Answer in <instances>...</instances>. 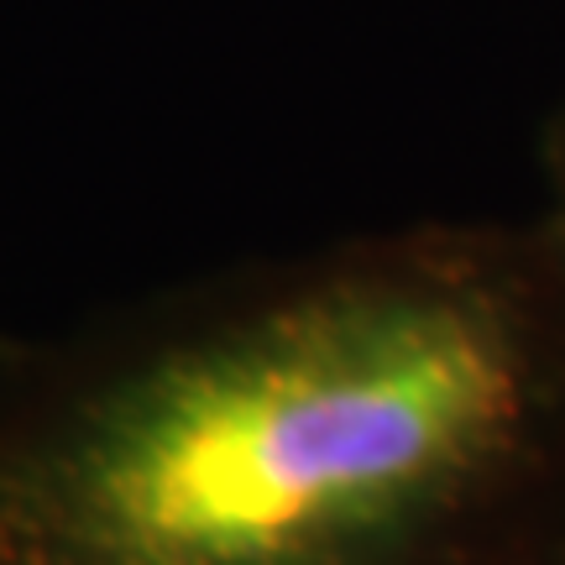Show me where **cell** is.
Instances as JSON below:
<instances>
[{
  "instance_id": "obj_1",
  "label": "cell",
  "mask_w": 565,
  "mask_h": 565,
  "mask_svg": "<svg viewBox=\"0 0 565 565\" xmlns=\"http://www.w3.org/2000/svg\"><path fill=\"white\" fill-rule=\"evenodd\" d=\"M0 565H565L534 225L366 231L6 341Z\"/></svg>"
},
{
  "instance_id": "obj_2",
  "label": "cell",
  "mask_w": 565,
  "mask_h": 565,
  "mask_svg": "<svg viewBox=\"0 0 565 565\" xmlns=\"http://www.w3.org/2000/svg\"><path fill=\"white\" fill-rule=\"evenodd\" d=\"M529 225H534V236H540L550 278H555V288H561V299H565V116H561V126L550 131V200Z\"/></svg>"
},
{
  "instance_id": "obj_3",
  "label": "cell",
  "mask_w": 565,
  "mask_h": 565,
  "mask_svg": "<svg viewBox=\"0 0 565 565\" xmlns=\"http://www.w3.org/2000/svg\"><path fill=\"white\" fill-rule=\"evenodd\" d=\"M6 341H11V335H0V345H6Z\"/></svg>"
}]
</instances>
